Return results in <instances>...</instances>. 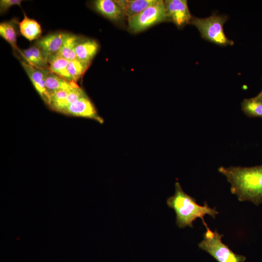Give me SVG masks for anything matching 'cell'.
I'll list each match as a JSON object with an SVG mask.
<instances>
[{"mask_svg": "<svg viewBox=\"0 0 262 262\" xmlns=\"http://www.w3.org/2000/svg\"><path fill=\"white\" fill-rule=\"evenodd\" d=\"M164 2L168 21L180 29L191 23L193 16L186 0H166Z\"/></svg>", "mask_w": 262, "mask_h": 262, "instance_id": "6", "label": "cell"}, {"mask_svg": "<svg viewBox=\"0 0 262 262\" xmlns=\"http://www.w3.org/2000/svg\"><path fill=\"white\" fill-rule=\"evenodd\" d=\"M20 33L31 41L38 38L42 32L40 24L35 20L28 17L24 13V18L19 22Z\"/></svg>", "mask_w": 262, "mask_h": 262, "instance_id": "15", "label": "cell"}, {"mask_svg": "<svg viewBox=\"0 0 262 262\" xmlns=\"http://www.w3.org/2000/svg\"><path fill=\"white\" fill-rule=\"evenodd\" d=\"M45 84L49 99L51 95L58 91L69 90L78 86L76 82L68 81L64 78L51 72L49 70H46V71Z\"/></svg>", "mask_w": 262, "mask_h": 262, "instance_id": "11", "label": "cell"}, {"mask_svg": "<svg viewBox=\"0 0 262 262\" xmlns=\"http://www.w3.org/2000/svg\"><path fill=\"white\" fill-rule=\"evenodd\" d=\"M261 93H262V90H261V91L260 92Z\"/></svg>", "mask_w": 262, "mask_h": 262, "instance_id": "23", "label": "cell"}, {"mask_svg": "<svg viewBox=\"0 0 262 262\" xmlns=\"http://www.w3.org/2000/svg\"><path fill=\"white\" fill-rule=\"evenodd\" d=\"M21 64L39 95L46 103L49 105V98L45 84L46 70L37 68L26 61H21Z\"/></svg>", "mask_w": 262, "mask_h": 262, "instance_id": "8", "label": "cell"}, {"mask_svg": "<svg viewBox=\"0 0 262 262\" xmlns=\"http://www.w3.org/2000/svg\"><path fill=\"white\" fill-rule=\"evenodd\" d=\"M155 1L156 0H115L116 2L121 7L124 16L127 18V19L139 14Z\"/></svg>", "mask_w": 262, "mask_h": 262, "instance_id": "14", "label": "cell"}, {"mask_svg": "<svg viewBox=\"0 0 262 262\" xmlns=\"http://www.w3.org/2000/svg\"><path fill=\"white\" fill-rule=\"evenodd\" d=\"M67 33L57 32L49 34L39 39L36 45L49 58L56 55L61 49Z\"/></svg>", "mask_w": 262, "mask_h": 262, "instance_id": "9", "label": "cell"}, {"mask_svg": "<svg viewBox=\"0 0 262 262\" xmlns=\"http://www.w3.org/2000/svg\"><path fill=\"white\" fill-rule=\"evenodd\" d=\"M68 62L69 61L58 55L51 56L49 58V70L68 81L74 82L68 71Z\"/></svg>", "mask_w": 262, "mask_h": 262, "instance_id": "17", "label": "cell"}, {"mask_svg": "<svg viewBox=\"0 0 262 262\" xmlns=\"http://www.w3.org/2000/svg\"><path fill=\"white\" fill-rule=\"evenodd\" d=\"M93 6L97 12L111 21L119 22L126 17L115 0H95L93 2Z\"/></svg>", "mask_w": 262, "mask_h": 262, "instance_id": "10", "label": "cell"}, {"mask_svg": "<svg viewBox=\"0 0 262 262\" xmlns=\"http://www.w3.org/2000/svg\"><path fill=\"white\" fill-rule=\"evenodd\" d=\"M223 234H219L215 229L212 231L206 229L203 239L198 244L199 248L209 253L217 262H244V256L234 253L229 247L222 243Z\"/></svg>", "mask_w": 262, "mask_h": 262, "instance_id": "4", "label": "cell"}, {"mask_svg": "<svg viewBox=\"0 0 262 262\" xmlns=\"http://www.w3.org/2000/svg\"><path fill=\"white\" fill-rule=\"evenodd\" d=\"M164 1L156 0L139 14L128 19V30L138 33L157 23L168 21Z\"/></svg>", "mask_w": 262, "mask_h": 262, "instance_id": "5", "label": "cell"}, {"mask_svg": "<svg viewBox=\"0 0 262 262\" xmlns=\"http://www.w3.org/2000/svg\"><path fill=\"white\" fill-rule=\"evenodd\" d=\"M241 109L249 117H262V93L256 97L245 98L241 103Z\"/></svg>", "mask_w": 262, "mask_h": 262, "instance_id": "16", "label": "cell"}, {"mask_svg": "<svg viewBox=\"0 0 262 262\" xmlns=\"http://www.w3.org/2000/svg\"><path fill=\"white\" fill-rule=\"evenodd\" d=\"M98 49L99 45L95 40L89 38L80 39L75 48L77 59L91 63Z\"/></svg>", "mask_w": 262, "mask_h": 262, "instance_id": "13", "label": "cell"}, {"mask_svg": "<svg viewBox=\"0 0 262 262\" xmlns=\"http://www.w3.org/2000/svg\"><path fill=\"white\" fill-rule=\"evenodd\" d=\"M166 204L174 210L176 215V223L180 228L186 227L193 228V222L199 218L208 229L209 228L204 220V215L208 214L215 218L219 213L215 208H210L206 201L204 202L203 206L198 205L195 198L183 190L178 181L175 184L174 195L167 198Z\"/></svg>", "mask_w": 262, "mask_h": 262, "instance_id": "2", "label": "cell"}, {"mask_svg": "<svg viewBox=\"0 0 262 262\" xmlns=\"http://www.w3.org/2000/svg\"><path fill=\"white\" fill-rule=\"evenodd\" d=\"M0 34L10 45L14 49L20 52V50L16 45L17 35L14 22H3L0 24Z\"/></svg>", "mask_w": 262, "mask_h": 262, "instance_id": "19", "label": "cell"}, {"mask_svg": "<svg viewBox=\"0 0 262 262\" xmlns=\"http://www.w3.org/2000/svg\"><path fill=\"white\" fill-rule=\"evenodd\" d=\"M80 39V38L79 36L67 33L61 49L56 55L68 61L76 59L75 48Z\"/></svg>", "mask_w": 262, "mask_h": 262, "instance_id": "18", "label": "cell"}, {"mask_svg": "<svg viewBox=\"0 0 262 262\" xmlns=\"http://www.w3.org/2000/svg\"><path fill=\"white\" fill-rule=\"evenodd\" d=\"M228 19L226 15L213 13L205 18L193 16L190 24L196 27L204 39L221 46H232L234 42L226 36L223 29Z\"/></svg>", "mask_w": 262, "mask_h": 262, "instance_id": "3", "label": "cell"}, {"mask_svg": "<svg viewBox=\"0 0 262 262\" xmlns=\"http://www.w3.org/2000/svg\"><path fill=\"white\" fill-rule=\"evenodd\" d=\"M21 0H0V13H5L10 7L14 5H18L21 6Z\"/></svg>", "mask_w": 262, "mask_h": 262, "instance_id": "22", "label": "cell"}, {"mask_svg": "<svg viewBox=\"0 0 262 262\" xmlns=\"http://www.w3.org/2000/svg\"><path fill=\"white\" fill-rule=\"evenodd\" d=\"M90 64L77 59L69 61L67 69L73 81L76 82L84 74Z\"/></svg>", "mask_w": 262, "mask_h": 262, "instance_id": "21", "label": "cell"}, {"mask_svg": "<svg viewBox=\"0 0 262 262\" xmlns=\"http://www.w3.org/2000/svg\"><path fill=\"white\" fill-rule=\"evenodd\" d=\"M218 171L230 184V191L240 201L262 203V164L251 167L220 166Z\"/></svg>", "mask_w": 262, "mask_h": 262, "instance_id": "1", "label": "cell"}, {"mask_svg": "<svg viewBox=\"0 0 262 262\" xmlns=\"http://www.w3.org/2000/svg\"><path fill=\"white\" fill-rule=\"evenodd\" d=\"M60 113L94 119L100 123L103 122V119L98 115L94 104L88 96L70 104L61 110Z\"/></svg>", "mask_w": 262, "mask_h": 262, "instance_id": "7", "label": "cell"}, {"mask_svg": "<svg viewBox=\"0 0 262 262\" xmlns=\"http://www.w3.org/2000/svg\"><path fill=\"white\" fill-rule=\"evenodd\" d=\"M87 96L83 89L78 86L71 90L66 99L53 105L51 108L54 110L60 112L61 110L70 104Z\"/></svg>", "mask_w": 262, "mask_h": 262, "instance_id": "20", "label": "cell"}, {"mask_svg": "<svg viewBox=\"0 0 262 262\" xmlns=\"http://www.w3.org/2000/svg\"><path fill=\"white\" fill-rule=\"evenodd\" d=\"M20 53L26 62L32 66L42 70H49V58L36 46L21 50Z\"/></svg>", "mask_w": 262, "mask_h": 262, "instance_id": "12", "label": "cell"}]
</instances>
